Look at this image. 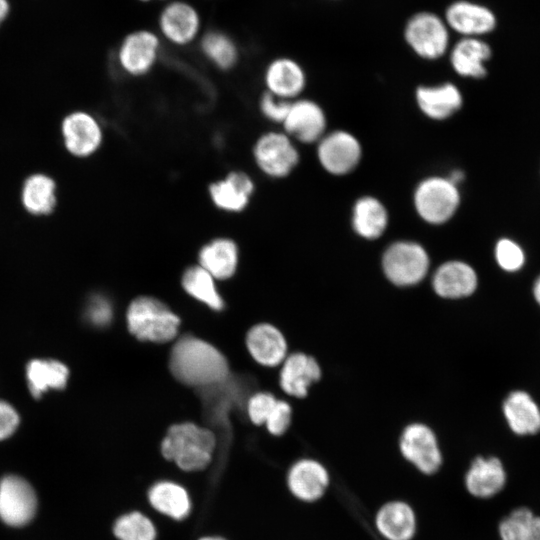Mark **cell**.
Returning a JSON list of instances; mask_svg holds the SVG:
<instances>
[{
	"label": "cell",
	"mask_w": 540,
	"mask_h": 540,
	"mask_svg": "<svg viewBox=\"0 0 540 540\" xmlns=\"http://www.w3.org/2000/svg\"><path fill=\"white\" fill-rule=\"evenodd\" d=\"M169 367L178 381L195 387L222 383L229 374L228 362L217 348L189 335L174 344Z\"/></svg>",
	"instance_id": "obj_1"
},
{
	"label": "cell",
	"mask_w": 540,
	"mask_h": 540,
	"mask_svg": "<svg viewBox=\"0 0 540 540\" xmlns=\"http://www.w3.org/2000/svg\"><path fill=\"white\" fill-rule=\"evenodd\" d=\"M216 446L213 432L194 423L172 425L161 442V453L184 471H199L208 466Z\"/></svg>",
	"instance_id": "obj_2"
},
{
	"label": "cell",
	"mask_w": 540,
	"mask_h": 540,
	"mask_svg": "<svg viewBox=\"0 0 540 540\" xmlns=\"http://www.w3.org/2000/svg\"><path fill=\"white\" fill-rule=\"evenodd\" d=\"M126 319L132 335L155 343L174 339L180 326L179 317L168 306L148 296L138 297L130 303Z\"/></svg>",
	"instance_id": "obj_3"
},
{
	"label": "cell",
	"mask_w": 540,
	"mask_h": 540,
	"mask_svg": "<svg viewBox=\"0 0 540 540\" xmlns=\"http://www.w3.org/2000/svg\"><path fill=\"white\" fill-rule=\"evenodd\" d=\"M461 202L459 188L448 177L430 176L421 180L413 194L418 216L432 225L448 222Z\"/></svg>",
	"instance_id": "obj_4"
},
{
	"label": "cell",
	"mask_w": 540,
	"mask_h": 540,
	"mask_svg": "<svg viewBox=\"0 0 540 540\" xmlns=\"http://www.w3.org/2000/svg\"><path fill=\"white\" fill-rule=\"evenodd\" d=\"M429 264L425 248L408 240L392 243L382 257V268L386 277L398 286L419 283L426 276Z\"/></svg>",
	"instance_id": "obj_5"
},
{
	"label": "cell",
	"mask_w": 540,
	"mask_h": 540,
	"mask_svg": "<svg viewBox=\"0 0 540 540\" xmlns=\"http://www.w3.org/2000/svg\"><path fill=\"white\" fill-rule=\"evenodd\" d=\"M253 157L261 172L274 179L287 177L299 163V152L285 132L262 134L253 147Z\"/></svg>",
	"instance_id": "obj_6"
},
{
	"label": "cell",
	"mask_w": 540,
	"mask_h": 540,
	"mask_svg": "<svg viewBox=\"0 0 540 540\" xmlns=\"http://www.w3.org/2000/svg\"><path fill=\"white\" fill-rule=\"evenodd\" d=\"M403 458L426 476L436 474L442 467L443 455L433 430L422 423L405 427L399 440Z\"/></svg>",
	"instance_id": "obj_7"
},
{
	"label": "cell",
	"mask_w": 540,
	"mask_h": 540,
	"mask_svg": "<svg viewBox=\"0 0 540 540\" xmlns=\"http://www.w3.org/2000/svg\"><path fill=\"white\" fill-rule=\"evenodd\" d=\"M317 158L322 168L335 176L352 172L362 158V146L357 137L345 130H335L317 142Z\"/></svg>",
	"instance_id": "obj_8"
},
{
	"label": "cell",
	"mask_w": 540,
	"mask_h": 540,
	"mask_svg": "<svg viewBox=\"0 0 540 540\" xmlns=\"http://www.w3.org/2000/svg\"><path fill=\"white\" fill-rule=\"evenodd\" d=\"M60 135L65 150L73 157L88 158L103 143V130L97 119L87 111L66 114L60 123Z\"/></svg>",
	"instance_id": "obj_9"
},
{
	"label": "cell",
	"mask_w": 540,
	"mask_h": 540,
	"mask_svg": "<svg viewBox=\"0 0 540 540\" xmlns=\"http://www.w3.org/2000/svg\"><path fill=\"white\" fill-rule=\"evenodd\" d=\"M462 481L469 497L490 500L505 488L507 471L498 456L478 454L469 462Z\"/></svg>",
	"instance_id": "obj_10"
},
{
	"label": "cell",
	"mask_w": 540,
	"mask_h": 540,
	"mask_svg": "<svg viewBox=\"0 0 540 540\" xmlns=\"http://www.w3.org/2000/svg\"><path fill=\"white\" fill-rule=\"evenodd\" d=\"M37 496L24 478L6 475L0 480V520L8 526L22 527L34 518Z\"/></svg>",
	"instance_id": "obj_11"
},
{
	"label": "cell",
	"mask_w": 540,
	"mask_h": 540,
	"mask_svg": "<svg viewBox=\"0 0 540 540\" xmlns=\"http://www.w3.org/2000/svg\"><path fill=\"white\" fill-rule=\"evenodd\" d=\"M404 36L416 54L429 60L441 57L449 43L446 25L429 12L414 15L406 25Z\"/></svg>",
	"instance_id": "obj_12"
},
{
	"label": "cell",
	"mask_w": 540,
	"mask_h": 540,
	"mask_svg": "<svg viewBox=\"0 0 540 540\" xmlns=\"http://www.w3.org/2000/svg\"><path fill=\"white\" fill-rule=\"evenodd\" d=\"M331 477L326 466L312 458L296 461L288 470L287 486L290 493L305 503H314L324 497Z\"/></svg>",
	"instance_id": "obj_13"
},
{
	"label": "cell",
	"mask_w": 540,
	"mask_h": 540,
	"mask_svg": "<svg viewBox=\"0 0 540 540\" xmlns=\"http://www.w3.org/2000/svg\"><path fill=\"white\" fill-rule=\"evenodd\" d=\"M284 132L305 144L317 143L326 133L327 119L322 107L313 100L292 101L282 123Z\"/></svg>",
	"instance_id": "obj_14"
},
{
	"label": "cell",
	"mask_w": 540,
	"mask_h": 540,
	"mask_svg": "<svg viewBox=\"0 0 540 540\" xmlns=\"http://www.w3.org/2000/svg\"><path fill=\"white\" fill-rule=\"evenodd\" d=\"M374 526L385 540H413L418 530V519L411 504L394 499L377 509Z\"/></svg>",
	"instance_id": "obj_15"
},
{
	"label": "cell",
	"mask_w": 540,
	"mask_h": 540,
	"mask_svg": "<svg viewBox=\"0 0 540 540\" xmlns=\"http://www.w3.org/2000/svg\"><path fill=\"white\" fill-rule=\"evenodd\" d=\"M159 52L157 36L147 30L129 34L122 42L118 60L122 69L129 75L142 76L154 66Z\"/></svg>",
	"instance_id": "obj_16"
},
{
	"label": "cell",
	"mask_w": 540,
	"mask_h": 540,
	"mask_svg": "<svg viewBox=\"0 0 540 540\" xmlns=\"http://www.w3.org/2000/svg\"><path fill=\"white\" fill-rule=\"evenodd\" d=\"M57 183L44 172L29 174L20 188V203L26 213L33 217L52 214L58 203Z\"/></svg>",
	"instance_id": "obj_17"
},
{
	"label": "cell",
	"mask_w": 540,
	"mask_h": 540,
	"mask_svg": "<svg viewBox=\"0 0 540 540\" xmlns=\"http://www.w3.org/2000/svg\"><path fill=\"white\" fill-rule=\"evenodd\" d=\"M255 186L248 174L232 171L225 178L209 185L208 191L213 204L226 212H242L253 195Z\"/></svg>",
	"instance_id": "obj_18"
},
{
	"label": "cell",
	"mask_w": 540,
	"mask_h": 540,
	"mask_svg": "<svg viewBox=\"0 0 540 540\" xmlns=\"http://www.w3.org/2000/svg\"><path fill=\"white\" fill-rule=\"evenodd\" d=\"M445 16L448 25L465 37L490 33L497 24L496 16L489 8L468 1L452 3Z\"/></svg>",
	"instance_id": "obj_19"
},
{
	"label": "cell",
	"mask_w": 540,
	"mask_h": 540,
	"mask_svg": "<svg viewBox=\"0 0 540 540\" xmlns=\"http://www.w3.org/2000/svg\"><path fill=\"white\" fill-rule=\"evenodd\" d=\"M477 284L474 268L460 260H451L440 265L432 280L434 291L443 298L451 299L471 295Z\"/></svg>",
	"instance_id": "obj_20"
},
{
	"label": "cell",
	"mask_w": 540,
	"mask_h": 540,
	"mask_svg": "<svg viewBox=\"0 0 540 540\" xmlns=\"http://www.w3.org/2000/svg\"><path fill=\"white\" fill-rule=\"evenodd\" d=\"M415 98L421 112L436 121L448 119L463 105L461 91L450 82L436 86H419Z\"/></svg>",
	"instance_id": "obj_21"
},
{
	"label": "cell",
	"mask_w": 540,
	"mask_h": 540,
	"mask_svg": "<svg viewBox=\"0 0 540 540\" xmlns=\"http://www.w3.org/2000/svg\"><path fill=\"white\" fill-rule=\"evenodd\" d=\"M503 414L515 436L533 437L540 433V408L527 392H511L503 403Z\"/></svg>",
	"instance_id": "obj_22"
},
{
	"label": "cell",
	"mask_w": 540,
	"mask_h": 540,
	"mask_svg": "<svg viewBox=\"0 0 540 540\" xmlns=\"http://www.w3.org/2000/svg\"><path fill=\"white\" fill-rule=\"evenodd\" d=\"M246 345L253 359L264 366H277L287 357V343L275 326L261 323L247 333Z\"/></svg>",
	"instance_id": "obj_23"
},
{
	"label": "cell",
	"mask_w": 540,
	"mask_h": 540,
	"mask_svg": "<svg viewBox=\"0 0 540 540\" xmlns=\"http://www.w3.org/2000/svg\"><path fill=\"white\" fill-rule=\"evenodd\" d=\"M267 92L287 101H294L306 85V76L302 67L289 58L272 61L265 72Z\"/></svg>",
	"instance_id": "obj_24"
},
{
	"label": "cell",
	"mask_w": 540,
	"mask_h": 540,
	"mask_svg": "<svg viewBox=\"0 0 540 540\" xmlns=\"http://www.w3.org/2000/svg\"><path fill=\"white\" fill-rule=\"evenodd\" d=\"M280 386L288 395L303 398L309 386L321 377L318 362L304 353L288 355L282 362Z\"/></svg>",
	"instance_id": "obj_25"
},
{
	"label": "cell",
	"mask_w": 540,
	"mask_h": 540,
	"mask_svg": "<svg viewBox=\"0 0 540 540\" xmlns=\"http://www.w3.org/2000/svg\"><path fill=\"white\" fill-rule=\"evenodd\" d=\"M159 25L163 35L172 43L185 45L198 34L200 18L188 3L173 2L162 11Z\"/></svg>",
	"instance_id": "obj_26"
},
{
	"label": "cell",
	"mask_w": 540,
	"mask_h": 540,
	"mask_svg": "<svg viewBox=\"0 0 540 540\" xmlns=\"http://www.w3.org/2000/svg\"><path fill=\"white\" fill-rule=\"evenodd\" d=\"M491 55L492 50L486 42L477 37H465L454 45L450 62L458 75L480 79L487 74L485 63Z\"/></svg>",
	"instance_id": "obj_27"
},
{
	"label": "cell",
	"mask_w": 540,
	"mask_h": 540,
	"mask_svg": "<svg viewBox=\"0 0 540 540\" xmlns=\"http://www.w3.org/2000/svg\"><path fill=\"white\" fill-rule=\"evenodd\" d=\"M388 222V211L378 198L365 195L355 201L351 223L358 236L368 240L377 239L385 232Z\"/></svg>",
	"instance_id": "obj_28"
},
{
	"label": "cell",
	"mask_w": 540,
	"mask_h": 540,
	"mask_svg": "<svg viewBox=\"0 0 540 540\" xmlns=\"http://www.w3.org/2000/svg\"><path fill=\"white\" fill-rule=\"evenodd\" d=\"M239 261L237 244L229 238H216L205 244L199 252V265L214 279L225 280L236 271Z\"/></svg>",
	"instance_id": "obj_29"
},
{
	"label": "cell",
	"mask_w": 540,
	"mask_h": 540,
	"mask_svg": "<svg viewBox=\"0 0 540 540\" xmlns=\"http://www.w3.org/2000/svg\"><path fill=\"white\" fill-rule=\"evenodd\" d=\"M148 500L155 510L175 520L185 518L191 510L187 491L169 481L154 484L148 492Z\"/></svg>",
	"instance_id": "obj_30"
},
{
	"label": "cell",
	"mask_w": 540,
	"mask_h": 540,
	"mask_svg": "<svg viewBox=\"0 0 540 540\" xmlns=\"http://www.w3.org/2000/svg\"><path fill=\"white\" fill-rule=\"evenodd\" d=\"M26 375L32 395L38 397L50 388L65 387L69 371L59 361L35 359L28 363Z\"/></svg>",
	"instance_id": "obj_31"
},
{
	"label": "cell",
	"mask_w": 540,
	"mask_h": 540,
	"mask_svg": "<svg viewBox=\"0 0 540 540\" xmlns=\"http://www.w3.org/2000/svg\"><path fill=\"white\" fill-rule=\"evenodd\" d=\"M500 540H540V516L521 506L505 515L497 525Z\"/></svg>",
	"instance_id": "obj_32"
},
{
	"label": "cell",
	"mask_w": 540,
	"mask_h": 540,
	"mask_svg": "<svg viewBox=\"0 0 540 540\" xmlns=\"http://www.w3.org/2000/svg\"><path fill=\"white\" fill-rule=\"evenodd\" d=\"M185 291L214 310L223 308V300L219 295L214 278L200 265L191 266L182 276Z\"/></svg>",
	"instance_id": "obj_33"
},
{
	"label": "cell",
	"mask_w": 540,
	"mask_h": 540,
	"mask_svg": "<svg viewBox=\"0 0 540 540\" xmlns=\"http://www.w3.org/2000/svg\"><path fill=\"white\" fill-rule=\"evenodd\" d=\"M201 49L205 56L222 70L232 68L238 58L233 41L220 32L207 33L202 38Z\"/></svg>",
	"instance_id": "obj_34"
},
{
	"label": "cell",
	"mask_w": 540,
	"mask_h": 540,
	"mask_svg": "<svg viewBox=\"0 0 540 540\" xmlns=\"http://www.w3.org/2000/svg\"><path fill=\"white\" fill-rule=\"evenodd\" d=\"M118 540H155L156 529L152 521L140 512L120 516L113 527Z\"/></svg>",
	"instance_id": "obj_35"
},
{
	"label": "cell",
	"mask_w": 540,
	"mask_h": 540,
	"mask_svg": "<svg viewBox=\"0 0 540 540\" xmlns=\"http://www.w3.org/2000/svg\"><path fill=\"white\" fill-rule=\"evenodd\" d=\"M495 259L504 271L515 272L523 267L525 253L522 247L514 240L501 238L495 245Z\"/></svg>",
	"instance_id": "obj_36"
},
{
	"label": "cell",
	"mask_w": 540,
	"mask_h": 540,
	"mask_svg": "<svg viewBox=\"0 0 540 540\" xmlns=\"http://www.w3.org/2000/svg\"><path fill=\"white\" fill-rule=\"evenodd\" d=\"M276 402L277 399L270 393L259 392L254 394L247 404L250 420L256 425L265 424Z\"/></svg>",
	"instance_id": "obj_37"
},
{
	"label": "cell",
	"mask_w": 540,
	"mask_h": 540,
	"mask_svg": "<svg viewBox=\"0 0 540 540\" xmlns=\"http://www.w3.org/2000/svg\"><path fill=\"white\" fill-rule=\"evenodd\" d=\"M292 101L280 99L265 91L260 99V110L267 119L276 123H283L290 109Z\"/></svg>",
	"instance_id": "obj_38"
},
{
	"label": "cell",
	"mask_w": 540,
	"mask_h": 540,
	"mask_svg": "<svg viewBox=\"0 0 540 540\" xmlns=\"http://www.w3.org/2000/svg\"><path fill=\"white\" fill-rule=\"evenodd\" d=\"M291 407L283 401L277 400L272 412L265 422L267 430L275 436L286 432L291 422Z\"/></svg>",
	"instance_id": "obj_39"
},
{
	"label": "cell",
	"mask_w": 540,
	"mask_h": 540,
	"mask_svg": "<svg viewBox=\"0 0 540 540\" xmlns=\"http://www.w3.org/2000/svg\"><path fill=\"white\" fill-rule=\"evenodd\" d=\"M19 424L16 410L7 402L0 401V440L10 437Z\"/></svg>",
	"instance_id": "obj_40"
},
{
	"label": "cell",
	"mask_w": 540,
	"mask_h": 540,
	"mask_svg": "<svg viewBox=\"0 0 540 540\" xmlns=\"http://www.w3.org/2000/svg\"><path fill=\"white\" fill-rule=\"evenodd\" d=\"M110 308L109 306L99 300H95L89 309V317L96 324L106 323L110 318Z\"/></svg>",
	"instance_id": "obj_41"
},
{
	"label": "cell",
	"mask_w": 540,
	"mask_h": 540,
	"mask_svg": "<svg viewBox=\"0 0 540 540\" xmlns=\"http://www.w3.org/2000/svg\"><path fill=\"white\" fill-rule=\"evenodd\" d=\"M447 177L449 178V180H451L454 184L458 186L459 183H461L464 180L465 175H464V172L461 170H454Z\"/></svg>",
	"instance_id": "obj_42"
},
{
	"label": "cell",
	"mask_w": 540,
	"mask_h": 540,
	"mask_svg": "<svg viewBox=\"0 0 540 540\" xmlns=\"http://www.w3.org/2000/svg\"><path fill=\"white\" fill-rule=\"evenodd\" d=\"M533 295H534V298H535L536 302L540 306V274H539V276L536 278V280L534 282Z\"/></svg>",
	"instance_id": "obj_43"
},
{
	"label": "cell",
	"mask_w": 540,
	"mask_h": 540,
	"mask_svg": "<svg viewBox=\"0 0 540 540\" xmlns=\"http://www.w3.org/2000/svg\"><path fill=\"white\" fill-rule=\"evenodd\" d=\"M8 11V4L6 0H0V22L4 19Z\"/></svg>",
	"instance_id": "obj_44"
},
{
	"label": "cell",
	"mask_w": 540,
	"mask_h": 540,
	"mask_svg": "<svg viewBox=\"0 0 540 540\" xmlns=\"http://www.w3.org/2000/svg\"><path fill=\"white\" fill-rule=\"evenodd\" d=\"M200 540H225V539L220 538V537H204V538H201Z\"/></svg>",
	"instance_id": "obj_45"
},
{
	"label": "cell",
	"mask_w": 540,
	"mask_h": 540,
	"mask_svg": "<svg viewBox=\"0 0 540 540\" xmlns=\"http://www.w3.org/2000/svg\"><path fill=\"white\" fill-rule=\"evenodd\" d=\"M141 1H148V0H141Z\"/></svg>",
	"instance_id": "obj_46"
}]
</instances>
